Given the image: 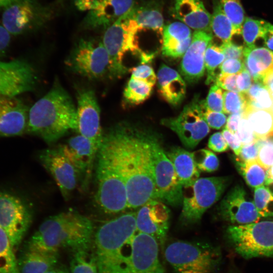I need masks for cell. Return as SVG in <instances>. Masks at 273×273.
Wrapping results in <instances>:
<instances>
[{
	"mask_svg": "<svg viewBox=\"0 0 273 273\" xmlns=\"http://www.w3.org/2000/svg\"><path fill=\"white\" fill-rule=\"evenodd\" d=\"M95 251L99 273H165L159 258V243L139 232L136 212L111 219L96 232Z\"/></svg>",
	"mask_w": 273,
	"mask_h": 273,
	"instance_id": "obj_1",
	"label": "cell"
},
{
	"mask_svg": "<svg viewBox=\"0 0 273 273\" xmlns=\"http://www.w3.org/2000/svg\"><path fill=\"white\" fill-rule=\"evenodd\" d=\"M154 132L123 121L109 130L119 168L124 178L128 208L156 200L151 151Z\"/></svg>",
	"mask_w": 273,
	"mask_h": 273,
	"instance_id": "obj_2",
	"label": "cell"
},
{
	"mask_svg": "<svg viewBox=\"0 0 273 273\" xmlns=\"http://www.w3.org/2000/svg\"><path fill=\"white\" fill-rule=\"evenodd\" d=\"M76 107L58 82L29 109L26 132L51 144L71 130H77Z\"/></svg>",
	"mask_w": 273,
	"mask_h": 273,
	"instance_id": "obj_3",
	"label": "cell"
},
{
	"mask_svg": "<svg viewBox=\"0 0 273 273\" xmlns=\"http://www.w3.org/2000/svg\"><path fill=\"white\" fill-rule=\"evenodd\" d=\"M94 231L92 221L74 210L47 218L32 235L26 248L40 252L73 251L89 247Z\"/></svg>",
	"mask_w": 273,
	"mask_h": 273,
	"instance_id": "obj_4",
	"label": "cell"
},
{
	"mask_svg": "<svg viewBox=\"0 0 273 273\" xmlns=\"http://www.w3.org/2000/svg\"><path fill=\"white\" fill-rule=\"evenodd\" d=\"M97 156L96 201L106 213L122 212L128 208L126 188L112 141L107 133L104 135Z\"/></svg>",
	"mask_w": 273,
	"mask_h": 273,
	"instance_id": "obj_5",
	"label": "cell"
},
{
	"mask_svg": "<svg viewBox=\"0 0 273 273\" xmlns=\"http://www.w3.org/2000/svg\"><path fill=\"white\" fill-rule=\"evenodd\" d=\"M133 8L108 27L102 38L109 58V76L111 78H119L129 71L123 61L127 53L138 55L140 60L144 52L139 46V29L133 19Z\"/></svg>",
	"mask_w": 273,
	"mask_h": 273,
	"instance_id": "obj_6",
	"label": "cell"
},
{
	"mask_svg": "<svg viewBox=\"0 0 273 273\" xmlns=\"http://www.w3.org/2000/svg\"><path fill=\"white\" fill-rule=\"evenodd\" d=\"M164 255L176 273H212L218 259L217 252L210 245L182 241L169 244Z\"/></svg>",
	"mask_w": 273,
	"mask_h": 273,
	"instance_id": "obj_7",
	"label": "cell"
},
{
	"mask_svg": "<svg viewBox=\"0 0 273 273\" xmlns=\"http://www.w3.org/2000/svg\"><path fill=\"white\" fill-rule=\"evenodd\" d=\"M229 181V177H203L183 187L181 220L187 223L199 221L204 212L219 199Z\"/></svg>",
	"mask_w": 273,
	"mask_h": 273,
	"instance_id": "obj_8",
	"label": "cell"
},
{
	"mask_svg": "<svg viewBox=\"0 0 273 273\" xmlns=\"http://www.w3.org/2000/svg\"><path fill=\"white\" fill-rule=\"evenodd\" d=\"M227 234L236 252L245 258L273 256V221L231 225Z\"/></svg>",
	"mask_w": 273,
	"mask_h": 273,
	"instance_id": "obj_9",
	"label": "cell"
},
{
	"mask_svg": "<svg viewBox=\"0 0 273 273\" xmlns=\"http://www.w3.org/2000/svg\"><path fill=\"white\" fill-rule=\"evenodd\" d=\"M151 144L156 200L173 206L182 204L183 186L155 132Z\"/></svg>",
	"mask_w": 273,
	"mask_h": 273,
	"instance_id": "obj_10",
	"label": "cell"
},
{
	"mask_svg": "<svg viewBox=\"0 0 273 273\" xmlns=\"http://www.w3.org/2000/svg\"><path fill=\"white\" fill-rule=\"evenodd\" d=\"M54 14L51 6L36 0H18L5 8L2 24L11 35H18L43 26Z\"/></svg>",
	"mask_w": 273,
	"mask_h": 273,
	"instance_id": "obj_11",
	"label": "cell"
},
{
	"mask_svg": "<svg viewBox=\"0 0 273 273\" xmlns=\"http://www.w3.org/2000/svg\"><path fill=\"white\" fill-rule=\"evenodd\" d=\"M66 64L75 73L89 79L109 75V58L102 41L81 39Z\"/></svg>",
	"mask_w": 273,
	"mask_h": 273,
	"instance_id": "obj_12",
	"label": "cell"
},
{
	"mask_svg": "<svg viewBox=\"0 0 273 273\" xmlns=\"http://www.w3.org/2000/svg\"><path fill=\"white\" fill-rule=\"evenodd\" d=\"M201 101L196 95L177 116L163 118L160 121L162 125L174 131L188 149L196 147L210 131L203 116Z\"/></svg>",
	"mask_w": 273,
	"mask_h": 273,
	"instance_id": "obj_13",
	"label": "cell"
},
{
	"mask_svg": "<svg viewBox=\"0 0 273 273\" xmlns=\"http://www.w3.org/2000/svg\"><path fill=\"white\" fill-rule=\"evenodd\" d=\"M29 209L19 197L0 191V226L7 234L15 251L31 221Z\"/></svg>",
	"mask_w": 273,
	"mask_h": 273,
	"instance_id": "obj_14",
	"label": "cell"
},
{
	"mask_svg": "<svg viewBox=\"0 0 273 273\" xmlns=\"http://www.w3.org/2000/svg\"><path fill=\"white\" fill-rule=\"evenodd\" d=\"M134 0H76L78 10L87 11L82 26L87 29L105 30L135 5Z\"/></svg>",
	"mask_w": 273,
	"mask_h": 273,
	"instance_id": "obj_15",
	"label": "cell"
},
{
	"mask_svg": "<svg viewBox=\"0 0 273 273\" xmlns=\"http://www.w3.org/2000/svg\"><path fill=\"white\" fill-rule=\"evenodd\" d=\"M36 80L33 67L26 60L0 61V96L17 97L30 92Z\"/></svg>",
	"mask_w": 273,
	"mask_h": 273,
	"instance_id": "obj_16",
	"label": "cell"
},
{
	"mask_svg": "<svg viewBox=\"0 0 273 273\" xmlns=\"http://www.w3.org/2000/svg\"><path fill=\"white\" fill-rule=\"evenodd\" d=\"M76 131L89 140L99 150L104 135L100 123V110L93 90L82 89L77 95Z\"/></svg>",
	"mask_w": 273,
	"mask_h": 273,
	"instance_id": "obj_17",
	"label": "cell"
},
{
	"mask_svg": "<svg viewBox=\"0 0 273 273\" xmlns=\"http://www.w3.org/2000/svg\"><path fill=\"white\" fill-rule=\"evenodd\" d=\"M43 166L53 177L65 199L75 189L79 173L58 149L43 150L39 155Z\"/></svg>",
	"mask_w": 273,
	"mask_h": 273,
	"instance_id": "obj_18",
	"label": "cell"
},
{
	"mask_svg": "<svg viewBox=\"0 0 273 273\" xmlns=\"http://www.w3.org/2000/svg\"><path fill=\"white\" fill-rule=\"evenodd\" d=\"M170 211L162 202L151 200L136 212V223L139 232L152 236L162 247L169 225Z\"/></svg>",
	"mask_w": 273,
	"mask_h": 273,
	"instance_id": "obj_19",
	"label": "cell"
},
{
	"mask_svg": "<svg viewBox=\"0 0 273 273\" xmlns=\"http://www.w3.org/2000/svg\"><path fill=\"white\" fill-rule=\"evenodd\" d=\"M213 34L195 31L191 43L183 56L179 71L186 81L196 83L204 75L205 54L207 47L212 41Z\"/></svg>",
	"mask_w": 273,
	"mask_h": 273,
	"instance_id": "obj_20",
	"label": "cell"
},
{
	"mask_svg": "<svg viewBox=\"0 0 273 273\" xmlns=\"http://www.w3.org/2000/svg\"><path fill=\"white\" fill-rule=\"evenodd\" d=\"M219 209L225 220L238 225L256 222L262 218L254 203L246 199L245 191L239 186L234 187L226 194Z\"/></svg>",
	"mask_w": 273,
	"mask_h": 273,
	"instance_id": "obj_21",
	"label": "cell"
},
{
	"mask_svg": "<svg viewBox=\"0 0 273 273\" xmlns=\"http://www.w3.org/2000/svg\"><path fill=\"white\" fill-rule=\"evenodd\" d=\"M29 109L17 97L0 96V136H19L26 132Z\"/></svg>",
	"mask_w": 273,
	"mask_h": 273,
	"instance_id": "obj_22",
	"label": "cell"
},
{
	"mask_svg": "<svg viewBox=\"0 0 273 273\" xmlns=\"http://www.w3.org/2000/svg\"><path fill=\"white\" fill-rule=\"evenodd\" d=\"M170 14L173 18L195 31L212 33L211 14L200 0H174Z\"/></svg>",
	"mask_w": 273,
	"mask_h": 273,
	"instance_id": "obj_23",
	"label": "cell"
},
{
	"mask_svg": "<svg viewBox=\"0 0 273 273\" xmlns=\"http://www.w3.org/2000/svg\"><path fill=\"white\" fill-rule=\"evenodd\" d=\"M58 148L79 174L91 170L99 151L89 140L80 134L70 138Z\"/></svg>",
	"mask_w": 273,
	"mask_h": 273,
	"instance_id": "obj_24",
	"label": "cell"
},
{
	"mask_svg": "<svg viewBox=\"0 0 273 273\" xmlns=\"http://www.w3.org/2000/svg\"><path fill=\"white\" fill-rule=\"evenodd\" d=\"M162 54L172 58L183 57L192 39L191 28L184 23L176 21L164 26L162 33Z\"/></svg>",
	"mask_w": 273,
	"mask_h": 273,
	"instance_id": "obj_25",
	"label": "cell"
},
{
	"mask_svg": "<svg viewBox=\"0 0 273 273\" xmlns=\"http://www.w3.org/2000/svg\"><path fill=\"white\" fill-rule=\"evenodd\" d=\"M157 80L159 94L164 101L174 106L182 102L186 84L176 70L162 64L158 71Z\"/></svg>",
	"mask_w": 273,
	"mask_h": 273,
	"instance_id": "obj_26",
	"label": "cell"
},
{
	"mask_svg": "<svg viewBox=\"0 0 273 273\" xmlns=\"http://www.w3.org/2000/svg\"><path fill=\"white\" fill-rule=\"evenodd\" d=\"M163 6V2L160 0H147L135 4L133 9V17L139 31L151 30L162 36L164 27Z\"/></svg>",
	"mask_w": 273,
	"mask_h": 273,
	"instance_id": "obj_27",
	"label": "cell"
},
{
	"mask_svg": "<svg viewBox=\"0 0 273 273\" xmlns=\"http://www.w3.org/2000/svg\"><path fill=\"white\" fill-rule=\"evenodd\" d=\"M244 62L253 81H262L273 72V52L266 48L245 47Z\"/></svg>",
	"mask_w": 273,
	"mask_h": 273,
	"instance_id": "obj_28",
	"label": "cell"
},
{
	"mask_svg": "<svg viewBox=\"0 0 273 273\" xmlns=\"http://www.w3.org/2000/svg\"><path fill=\"white\" fill-rule=\"evenodd\" d=\"M166 154L183 187L190 186L199 178V170L195 163L192 153L179 147H174Z\"/></svg>",
	"mask_w": 273,
	"mask_h": 273,
	"instance_id": "obj_29",
	"label": "cell"
},
{
	"mask_svg": "<svg viewBox=\"0 0 273 273\" xmlns=\"http://www.w3.org/2000/svg\"><path fill=\"white\" fill-rule=\"evenodd\" d=\"M58 252H44L26 248L17 260L19 273H45L55 267Z\"/></svg>",
	"mask_w": 273,
	"mask_h": 273,
	"instance_id": "obj_30",
	"label": "cell"
},
{
	"mask_svg": "<svg viewBox=\"0 0 273 273\" xmlns=\"http://www.w3.org/2000/svg\"><path fill=\"white\" fill-rule=\"evenodd\" d=\"M243 116L248 120L257 140L273 135V114L271 111L247 106Z\"/></svg>",
	"mask_w": 273,
	"mask_h": 273,
	"instance_id": "obj_31",
	"label": "cell"
},
{
	"mask_svg": "<svg viewBox=\"0 0 273 273\" xmlns=\"http://www.w3.org/2000/svg\"><path fill=\"white\" fill-rule=\"evenodd\" d=\"M211 14L212 32L222 43L231 41L234 35H237L235 27L226 15L218 0H212Z\"/></svg>",
	"mask_w": 273,
	"mask_h": 273,
	"instance_id": "obj_32",
	"label": "cell"
},
{
	"mask_svg": "<svg viewBox=\"0 0 273 273\" xmlns=\"http://www.w3.org/2000/svg\"><path fill=\"white\" fill-rule=\"evenodd\" d=\"M240 172L247 184L252 188L268 185L273 183L268 174V169L257 160L239 164Z\"/></svg>",
	"mask_w": 273,
	"mask_h": 273,
	"instance_id": "obj_33",
	"label": "cell"
},
{
	"mask_svg": "<svg viewBox=\"0 0 273 273\" xmlns=\"http://www.w3.org/2000/svg\"><path fill=\"white\" fill-rule=\"evenodd\" d=\"M245 94L247 106L255 109L272 111L273 97L262 81H253Z\"/></svg>",
	"mask_w": 273,
	"mask_h": 273,
	"instance_id": "obj_34",
	"label": "cell"
},
{
	"mask_svg": "<svg viewBox=\"0 0 273 273\" xmlns=\"http://www.w3.org/2000/svg\"><path fill=\"white\" fill-rule=\"evenodd\" d=\"M0 273H19L17 260L10 239L0 226Z\"/></svg>",
	"mask_w": 273,
	"mask_h": 273,
	"instance_id": "obj_35",
	"label": "cell"
},
{
	"mask_svg": "<svg viewBox=\"0 0 273 273\" xmlns=\"http://www.w3.org/2000/svg\"><path fill=\"white\" fill-rule=\"evenodd\" d=\"M153 87L143 81L130 77L123 91L124 101L131 105L142 103L150 97Z\"/></svg>",
	"mask_w": 273,
	"mask_h": 273,
	"instance_id": "obj_36",
	"label": "cell"
},
{
	"mask_svg": "<svg viewBox=\"0 0 273 273\" xmlns=\"http://www.w3.org/2000/svg\"><path fill=\"white\" fill-rule=\"evenodd\" d=\"M89 247L74 251L70 262V273H99L95 253Z\"/></svg>",
	"mask_w": 273,
	"mask_h": 273,
	"instance_id": "obj_37",
	"label": "cell"
},
{
	"mask_svg": "<svg viewBox=\"0 0 273 273\" xmlns=\"http://www.w3.org/2000/svg\"><path fill=\"white\" fill-rule=\"evenodd\" d=\"M224 59V56L220 46L214 44L212 41L207 47L205 54V67L207 71L206 84H210L215 81L217 76L215 70L220 66Z\"/></svg>",
	"mask_w": 273,
	"mask_h": 273,
	"instance_id": "obj_38",
	"label": "cell"
},
{
	"mask_svg": "<svg viewBox=\"0 0 273 273\" xmlns=\"http://www.w3.org/2000/svg\"><path fill=\"white\" fill-rule=\"evenodd\" d=\"M267 22L250 17H246L242 27V35L245 47L255 46L256 40L261 38L264 33Z\"/></svg>",
	"mask_w": 273,
	"mask_h": 273,
	"instance_id": "obj_39",
	"label": "cell"
},
{
	"mask_svg": "<svg viewBox=\"0 0 273 273\" xmlns=\"http://www.w3.org/2000/svg\"><path fill=\"white\" fill-rule=\"evenodd\" d=\"M224 12L233 24L237 34H241L245 19L241 0H218Z\"/></svg>",
	"mask_w": 273,
	"mask_h": 273,
	"instance_id": "obj_40",
	"label": "cell"
},
{
	"mask_svg": "<svg viewBox=\"0 0 273 273\" xmlns=\"http://www.w3.org/2000/svg\"><path fill=\"white\" fill-rule=\"evenodd\" d=\"M254 203L262 217L273 218V212L269 208L273 204V194L268 188L262 186L255 189Z\"/></svg>",
	"mask_w": 273,
	"mask_h": 273,
	"instance_id": "obj_41",
	"label": "cell"
},
{
	"mask_svg": "<svg viewBox=\"0 0 273 273\" xmlns=\"http://www.w3.org/2000/svg\"><path fill=\"white\" fill-rule=\"evenodd\" d=\"M195 163L200 171L212 172L219 167V160L216 155L211 151L202 149L192 153Z\"/></svg>",
	"mask_w": 273,
	"mask_h": 273,
	"instance_id": "obj_42",
	"label": "cell"
},
{
	"mask_svg": "<svg viewBox=\"0 0 273 273\" xmlns=\"http://www.w3.org/2000/svg\"><path fill=\"white\" fill-rule=\"evenodd\" d=\"M247 106L245 93L225 91L223 93L224 113L233 114L243 112Z\"/></svg>",
	"mask_w": 273,
	"mask_h": 273,
	"instance_id": "obj_43",
	"label": "cell"
},
{
	"mask_svg": "<svg viewBox=\"0 0 273 273\" xmlns=\"http://www.w3.org/2000/svg\"><path fill=\"white\" fill-rule=\"evenodd\" d=\"M257 141L259 145L257 160L269 169L273 165V135Z\"/></svg>",
	"mask_w": 273,
	"mask_h": 273,
	"instance_id": "obj_44",
	"label": "cell"
},
{
	"mask_svg": "<svg viewBox=\"0 0 273 273\" xmlns=\"http://www.w3.org/2000/svg\"><path fill=\"white\" fill-rule=\"evenodd\" d=\"M201 106L204 119L209 127L220 129L225 126L227 119L225 114L210 110L207 107L205 100H201Z\"/></svg>",
	"mask_w": 273,
	"mask_h": 273,
	"instance_id": "obj_45",
	"label": "cell"
},
{
	"mask_svg": "<svg viewBox=\"0 0 273 273\" xmlns=\"http://www.w3.org/2000/svg\"><path fill=\"white\" fill-rule=\"evenodd\" d=\"M223 93L218 85L215 83L212 85L205 100L207 107L213 111L224 113Z\"/></svg>",
	"mask_w": 273,
	"mask_h": 273,
	"instance_id": "obj_46",
	"label": "cell"
},
{
	"mask_svg": "<svg viewBox=\"0 0 273 273\" xmlns=\"http://www.w3.org/2000/svg\"><path fill=\"white\" fill-rule=\"evenodd\" d=\"M131 72V77L143 81L153 86L156 81V75L153 69L148 64H141L130 69Z\"/></svg>",
	"mask_w": 273,
	"mask_h": 273,
	"instance_id": "obj_47",
	"label": "cell"
},
{
	"mask_svg": "<svg viewBox=\"0 0 273 273\" xmlns=\"http://www.w3.org/2000/svg\"><path fill=\"white\" fill-rule=\"evenodd\" d=\"M235 133L242 145L250 144L257 140L248 120L243 116Z\"/></svg>",
	"mask_w": 273,
	"mask_h": 273,
	"instance_id": "obj_48",
	"label": "cell"
},
{
	"mask_svg": "<svg viewBox=\"0 0 273 273\" xmlns=\"http://www.w3.org/2000/svg\"><path fill=\"white\" fill-rule=\"evenodd\" d=\"M258 151L259 145L257 141L250 144L242 145L239 154L237 156L236 160L238 164L257 160Z\"/></svg>",
	"mask_w": 273,
	"mask_h": 273,
	"instance_id": "obj_49",
	"label": "cell"
},
{
	"mask_svg": "<svg viewBox=\"0 0 273 273\" xmlns=\"http://www.w3.org/2000/svg\"><path fill=\"white\" fill-rule=\"evenodd\" d=\"M237 74H229L220 73L217 75L214 82L226 91L241 93L237 86Z\"/></svg>",
	"mask_w": 273,
	"mask_h": 273,
	"instance_id": "obj_50",
	"label": "cell"
},
{
	"mask_svg": "<svg viewBox=\"0 0 273 273\" xmlns=\"http://www.w3.org/2000/svg\"><path fill=\"white\" fill-rule=\"evenodd\" d=\"M220 47L226 59H238L244 60V47L238 46L232 41L222 43Z\"/></svg>",
	"mask_w": 273,
	"mask_h": 273,
	"instance_id": "obj_51",
	"label": "cell"
},
{
	"mask_svg": "<svg viewBox=\"0 0 273 273\" xmlns=\"http://www.w3.org/2000/svg\"><path fill=\"white\" fill-rule=\"evenodd\" d=\"M244 60L238 59H226L219 66L220 73L234 74H238L245 69Z\"/></svg>",
	"mask_w": 273,
	"mask_h": 273,
	"instance_id": "obj_52",
	"label": "cell"
},
{
	"mask_svg": "<svg viewBox=\"0 0 273 273\" xmlns=\"http://www.w3.org/2000/svg\"><path fill=\"white\" fill-rule=\"evenodd\" d=\"M208 147L212 151L220 153L228 150V145L221 132H217L212 134L209 139Z\"/></svg>",
	"mask_w": 273,
	"mask_h": 273,
	"instance_id": "obj_53",
	"label": "cell"
},
{
	"mask_svg": "<svg viewBox=\"0 0 273 273\" xmlns=\"http://www.w3.org/2000/svg\"><path fill=\"white\" fill-rule=\"evenodd\" d=\"M222 134L226 141L229 147L234 152L236 156L238 155L242 144L235 133H233L225 127L222 130Z\"/></svg>",
	"mask_w": 273,
	"mask_h": 273,
	"instance_id": "obj_54",
	"label": "cell"
},
{
	"mask_svg": "<svg viewBox=\"0 0 273 273\" xmlns=\"http://www.w3.org/2000/svg\"><path fill=\"white\" fill-rule=\"evenodd\" d=\"M253 82V80L246 68L237 74V83L241 93H246Z\"/></svg>",
	"mask_w": 273,
	"mask_h": 273,
	"instance_id": "obj_55",
	"label": "cell"
},
{
	"mask_svg": "<svg viewBox=\"0 0 273 273\" xmlns=\"http://www.w3.org/2000/svg\"><path fill=\"white\" fill-rule=\"evenodd\" d=\"M11 39V34L3 25H0V61L7 53Z\"/></svg>",
	"mask_w": 273,
	"mask_h": 273,
	"instance_id": "obj_56",
	"label": "cell"
},
{
	"mask_svg": "<svg viewBox=\"0 0 273 273\" xmlns=\"http://www.w3.org/2000/svg\"><path fill=\"white\" fill-rule=\"evenodd\" d=\"M242 116L243 112L231 114L227 119L225 128L231 132L236 133Z\"/></svg>",
	"mask_w": 273,
	"mask_h": 273,
	"instance_id": "obj_57",
	"label": "cell"
},
{
	"mask_svg": "<svg viewBox=\"0 0 273 273\" xmlns=\"http://www.w3.org/2000/svg\"><path fill=\"white\" fill-rule=\"evenodd\" d=\"M262 38L267 49L273 51V25L268 22Z\"/></svg>",
	"mask_w": 273,
	"mask_h": 273,
	"instance_id": "obj_58",
	"label": "cell"
},
{
	"mask_svg": "<svg viewBox=\"0 0 273 273\" xmlns=\"http://www.w3.org/2000/svg\"><path fill=\"white\" fill-rule=\"evenodd\" d=\"M262 82L267 87L273 97V72L265 76Z\"/></svg>",
	"mask_w": 273,
	"mask_h": 273,
	"instance_id": "obj_59",
	"label": "cell"
},
{
	"mask_svg": "<svg viewBox=\"0 0 273 273\" xmlns=\"http://www.w3.org/2000/svg\"><path fill=\"white\" fill-rule=\"evenodd\" d=\"M45 273H70L68 270L62 267H58L49 270Z\"/></svg>",
	"mask_w": 273,
	"mask_h": 273,
	"instance_id": "obj_60",
	"label": "cell"
},
{
	"mask_svg": "<svg viewBox=\"0 0 273 273\" xmlns=\"http://www.w3.org/2000/svg\"><path fill=\"white\" fill-rule=\"evenodd\" d=\"M18 0H0V8L2 7L6 8L10 4Z\"/></svg>",
	"mask_w": 273,
	"mask_h": 273,
	"instance_id": "obj_61",
	"label": "cell"
},
{
	"mask_svg": "<svg viewBox=\"0 0 273 273\" xmlns=\"http://www.w3.org/2000/svg\"><path fill=\"white\" fill-rule=\"evenodd\" d=\"M268 174L270 178L273 181V165L268 169Z\"/></svg>",
	"mask_w": 273,
	"mask_h": 273,
	"instance_id": "obj_62",
	"label": "cell"
},
{
	"mask_svg": "<svg viewBox=\"0 0 273 273\" xmlns=\"http://www.w3.org/2000/svg\"><path fill=\"white\" fill-rule=\"evenodd\" d=\"M271 112H272V114H273V110H272V111H271Z\"/></svg>",
	"mask_w": 273,
	"mask_h": 273,
	"instance_id": "obj_63",
	"label": "cell"
}]
</instances>
